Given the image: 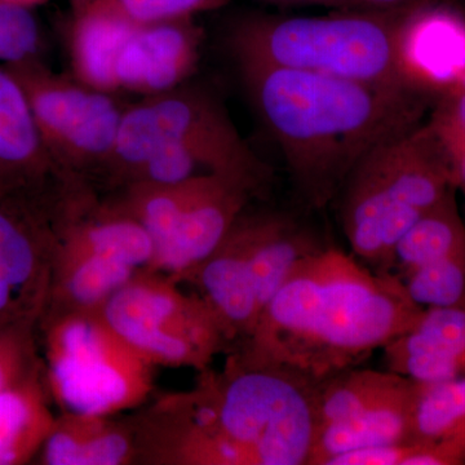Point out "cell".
<instances>
[{"label":"cell","mask_w":465,"mask_h":465,"mask_svg":"<svg viewBox=\"0 0 465 465\" xmlns=\"http://www.w3.org/2000/svg\"><path fill=\"white\" fill-rule=\"evenodd\" d=\"M396 274L336 247L300 262L226 356L312 382L362 365L423 316Z\"/></svg>","instance_id":"6da1fadb"},{"label":"cell","mask_w":465,"mask_h":465,"mask_svg":"<svg viewBox=\"0 0 465 465\" xmlns=\"http://www.w3.org/2000/svg\"><path fill=\"white\" fill-rule=\"evenodd\" d=\"M317 382L241 365L203 370L192 390L134 414L143 465H308Z\"/></svg>","instance_id":"7a4b0ae2"},{"label":"cell","mask_w":465,"mask_h":465,"mask_svg":"<svg viewBox=\"0 0 465 465\" xmlns=\"http://www.w3.org/2000/svg\"><path fill=\"white\" fill-rule=\"evenodd\" d=\"M250 99L307 206L335 202L360 159L421 124L430 94L283 67L240 65Z\"/></svg>","instance_id":"3957f363"},{"label":"cell","mask_w":465,"mask_h":465,"mask_svg":"<svg viewBox=\"0 0 465 465\" xmlns=\"http://www.w3.org/2000/svg\"><path fill=\"white\" fill-rule=\"evenodd\" d=\"M451 189L448 150L430 122L379 143L360 159L335 200L353 255L378 273H391L402 235Z\"/></svg>","instance_id":"277c9868"},{"label":"cell","mask_w":465,"mask_h":465,"mask_svg":"<svg viewBox=\"0 0 465 465\" xmlns=\"http://www.w3.org/2000/svg\"><path fill=\"white\" fill-rule=\"evenodd\" d=\"M411 8L342 9L311 17L252 15L232 27L229 47L238 65L415 88L403 74L400 58L401 32Z\"/></svg>","instance_id":"5b68a950"},{"label":"cell","mask_w":465,"mask_h":465,"mask_svg":"<svg viewBox=\"0 0 465 465\" xmlns=\"http://www.w3.org/2000/svg\"><path fill=\"white\" fill-rule=\"evenodd\" d=\"M179 143L208 173L242 183L256 197L268 192L271 168L238 133L224 106L198 87L143 97L124 109L114 152L103 182L115 189L159 146Z\"/></svg>","instance_id":"8992f818"},{"label":"cell","mask_w":465,"mask_h":465,"mask_svg":"<svg viewBox=\"0 0 465 465\" xmlns=\"http://www.w3.org/2000/svg\"><path fill=\"white\" fill-rule=\"evenodd\" d=\"M45 381L61 412L115 415L154 391V366L122 341L99 312L45 307L38 323Z\"/></svg>","instance_id":"52a82bcc"},{"label":"cell","mask_w":465,"mask_h":465,"mask_svg":"<svg viewBox=\"0 0 465 465\" xmlns=\"http://www.w3.org/2000/svg\"><path fill=\"white\" fill-rule=\"evenodd\" d=\"M101 317L150 365L198 372L231 351L228 330L200 293L185 292L170 275L143 271L100 309Z\"/></svg>","instance_id":"ba28073f"},{"label":"cell","mask_w":465,"mask_h":465,"mask_svg":"<svg viewBox=\"0 0 465 465\" xmlns=\"http://www.w3.org/2000/svg\"><path fill=\"white\" fill-rule=\"evenodd\" d=\"M5 66L25 92L43 143L58 166L92 186L103 180L125 108L112 94L58 74L39 57Z\"/></svg>","instance_id":"9c48e42d"},{"label":"cell","mask_w":465,"mask_h":465,"mask_svg":"<svg viewBox=\"0 0 465 465\" xmlns=\"http://www.w3.org/2000/svg\"><path fill=\"white\" fill-rule=\"evenodd\" d=\"M54 213L0 197V321L42 314L50 293Z\"/></svg>","instance_id":"30bf717a"},{"label":"cell","mask_w":465,"mask_h":465,"mask_svg":"<svg viewBox=\"0 0 465 465\" xmlns=\"http://www.w3.org/2000/svg\"><path fill=\"white\" fill-rule=\"evenodd\" d=\"M84 182L63 170L45 148L23 87L0 65V197L32 202L57 213Z\"/></svg>","instance_id":"8fae6325"},{"label":"cell","mask_w":465,"mask_h":465,"mask_svg":"<svg viewBox=\"0 0 465 465\" xmlns=\"http://www.w3.org/2000/svg\"><path fill=\"white\" fill-rule=\"evenodd\" d=\"M253 228L255 211L247 207L216 249L176 281L191 284L206 300L228 330L232 347L249 335L260 316L250 262Z\"/></svg>","instance_id":"7c38bea8"},{"label":"cell","mask_w":465,"mask_h":465,"mask_svg":"<svg viewBox=\"0 0 465 465\" xmlns=\"http://www.w3.org/2000/svg\"><path fill=\"white\" fill-rule=\"evenodd\" d=\"M201 43L193 17L134 27L116 63V88L143 97L174 90L194 73Z\"/></svg>","instance_id":"4fadbf2b"},{"label":"cell","mask_w":465,"mask_h":465,"mask_svg":"<svg viewBox=\"0 0 465 465\" xmlns=\"http://www.w3.org/2000/svg\"><path fill=\"white\" fill-rule=\"evenodd\" d=\"M253 198L256 195L242 183L213 174L167 237L154 247L150 271L170 275L174 281L182 278L216 249Z\"/></svg>","instance_id":"5bb4252c"},{"label":"cell","mask_w":465,"mask_h":465,"mask_svg":"<svg viewBox=\"0 0 465 465\" xmlns=\"http://www.w3.org/2000/svg\"><path fill=\"white\" fill-rule=\"evenodd\" d=\"M400 58L409 84L437 96L465 72V21L448 9L412 7L401 32Z\"/></svg>","instance_id":"9a60e30c"},{"label":"cell","mask_w":465,"mask_h":465,"mask_svg":"<svg viewBox=\"0 0 465 465\" xmlns=\"http://www.w3.org/2000/svg\"><path fill=\"white\" fill-rule=\"evenodd\" d=\"M382 351L388 370L420 384L465 378V308L424 309L415 326Z\"/></svg>","instance_id":"2e32d148"},{"label":"cell","mask_w":465,"mask_h":465,"mask_svg":"<svg viewBox=\"0 0 465 465\" xmlns=\"http://www.w3.org/2000/svg\"><path fill=\"white\" fill-rule=\"evenodd\" d=\"M35 460L42 465L139 464L133 415L61 412Z\"/></svg>","instance_id":"e0dca14e"},{"label":"cell","mask_w":465,"mask_h":465,"mask_svg":"<svg viewBox=\"0 0 465 465\" xmlns=\"http://www.w3.org/2000/svg\"><path fill=\"white\" fill-rule=\"evenodd\" d=\"M419 387L420 382L411 381L348 420L317 428L308 465H330L333 459L349 452L412 440Z\"/></svg>","instance_id":"ac0fdd59"},{"label":"cell","mask_w":465,"mask_h":465,"mask_svg":"<svg viewBox=\"0 0 465 465\" xmlns=\"http://www.w3.org/2000/svg\"><path fill=\"white\" fill-rule=\"evenodd\" d=\"M329 244L305 223L281 211H255L250 262L260 313L302 260Z\"/></svg>","instance_id":"d6986e66"},{"label":"cell","mask_w":465,"mask_h":465,"mask_svg":"<svg viewBox=\"0 0 465 465\" xmlns=\"http://www.w3.org/2000/svg\"><path fill=\"white\" fill-rule=\"evenodd\" d=\"M72 11L66 45L73 78L106 94L118 92L116 63L124 43L139 25L78 0H72Z\"/></svg>","instance_id":"ffe728a7"},{"label":"cell","mask_w":465,"mask_h":465,"mask_svg":"<svg viewBox=\"0 0 465 465\" xmlns=\"http://www.w3.org/2000/svg\"><path fill=\"white\" fill-rule=\"evenodd\" d=\"M412 440L423 443L418 465L465 464V378L420 384Z\"/></svg>","instance_id":"44dd1931"},{"label":"cell","mask_w":465,"mask_h":465,"mask_svg":"<svg viewBox=\"0 0 465 465\" xmlns=\"http://www.w3.org/2000/svg\"><path fill=\"white\" fill-rule=\"evenodd\" d=\"M45 371L0 393V465L33 463L56 416Z\"/></svg>","instance_id":"7402d4cb"},{"label":"cell","mask_w":465,"mask_h":465,"mask_svg":"<svg viewBox=\"0 0 465 465\" xmlns=\"http://www.w3.org/2000/svg\"><path fill=\"white\" fill-rule=\"evenodd\" d=\"M451 189L419 217L396 244L391 274L402 278L415 269L465 251V220Z\"/></svg>","instance_id":"603a6c76"},{"label":"cell","mask_w":465,"mask_h":465,"mask_svg":"<svg viewBox=\"0 0 465 465\" xmlns=\"http://www.w3.org/2000/svg\"><path fill=\"white\" fill-rule=\"evenodd\" d=\"M41 316L0 321V393L43 372L38 341Z\"/></svg>","instance_id":"cb8c5ba5"},{"label":"cell","mask_w":465,"mask_h":465,"mask_svg":"<svg viewBox=\"0 0 465 465\" xmlns=\"http://www.w3.org/2000/svg\"><path fill=\"white\" fill-rule=\"evenodd\" d=\"M418 307L465 308V251L400 278Z\"/></svg>","instance_id":"d4e9b609"},{"label":"cell","mask_w":465,"mask_h":465,"mask_svg":"<svg viewBox=\"0 0 465 465\" xmlns=\"http://www.w3.org/2000/svg\"><path fill=\"white\" fill-rule=\"evenodd\" d=\"M78 2L140 26L194 17L202 12L216 11L225 7L229 0H78Z\"/></svg>","instance_id":"484cf974"},{"label":"cell","mask_w":465,"mask_h":465,"mask_svg":"<svg viewBox=\"0 0 465 465\" xmlns=\"http://www.w3.org/2000/svg\"><path fill=\"white\" fill-rule=\"evenodd\" d=\"M41 30L32 9L0 3V65L39 57Z\"/></svg>","instance_id":"4316f807"},{"label":"cell","mask_w":465,"mask_h":465,"mask_svg":"<svg viewBox=\"0 0 465 465\" xmlns=\"http://www.w3.org/2000/svg\"><path fill=\"white\" fill-rule=\"evenodd\" d=\"M446 150L465 143V90L450 87L440 92L427 119Z\"/></svg>","instance_id":"83f0119b"},{"label":"cell","mask_w":465,"mask_h":465,"mask_svg":"<svg viewBox=\"0 0 465 465\" xmlns=\"http://www.w3.org/2000/svg\"><path fill=\"white\" fill-rule=\"evenodd\" d=\"M280 5H324L336 9L370 8L366 0H265Z\"/></svg>","instance_id":"f1b7e54d"},{"label":"cell","mask_w":465,"mask_h":465,"mask_svg":"<svg viewBox=\"0 0 465 465\" xmlns=\"http://www.w3.org/2000/svg\"><path fill=\"white\" fill-rule=\"evenodd\" d=\"M455 188L465 194V143L448 150Z\"/></svg>","instance_id":"f546056e"},{"label":"cell","mask_w":465,"mask_h":465,"mask_svg":"<svg viewBox=\"0 0 465 465\" xmlns=\"http://www.w3.org/2000/svg\"><path fill=\"white\" fill-rule=\"evenodd\" d=\"M47 0H0L3 5H16V7L33 9L36 5H41Z\"/></svg>","instance_id":"4dcf8cb0"},{"label":"cell","mask_w":465,"mask_h":465,"mask_svg":"<svg viewBox=\"0 0 465 465\" xmlns=\"http://www.w3.org/2000/svg\"><path fill=\"white\" fill-rule=\"evenodd\" d=\"M450 87L464 88L465 90V72L463 73V74L459 75L457 81H455L454 84L450 85Z\"/></svg>","instance_id":"1f68e13d"}]
</instances>
